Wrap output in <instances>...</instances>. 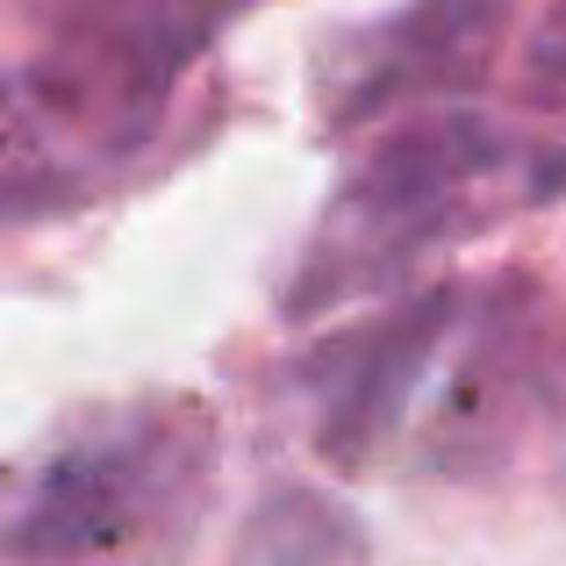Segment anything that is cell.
Segmentation results:
<instances>
[{
  "label": "cell",
  "instance_id": "277c9868",
  "mask_svg": "<svg viewBox=\"0 0 566 566\" xmlns=\"http://www.w3.org/2000/svg\"><path fill=\"white\" fill-rule=\"evenodd\" d=\"M452 323H459V287H416L401 308L352 331L337 359L316 366V452L331 467L359 473L380 459V444L395 438L401 409L416 401Z\"/></svg>",
  "mask_w": 566,
  "mask_h": 566
},
{
  "label": "cell",
  "instance_id": "5b68a950",
  "mask_svg": "<svg viewBox=\"0 0 566 566\" xmlns=\"http://www.w3.org/2000/svg\"><path fill=\"white\" fill-rule=\"evenodd\" d=\"M222 566H374L366 516L316 481H265L244 502Z\"/></svg>",
  "mask_w": 566,
  "mask_h": 566
},
{
  "label": "cell",
  "instance_id": "52a82bcc",
  "mask_svg": "<svg viewBox=\"0 0 566 566\" xmlns=\"http://www.w3.org/2000/svg\"><path fill=\"white\" fill-rule=\"evenodd\" d=\"M0 137H8V108H0Z\"/></svg>",
  "mask_w": 566,
  "mask_h": 566
},
{
  "label": "cell",
  "instance_id": "8992f818",
  "mask_svg": "<svg viewBox=\"0 0 566 566\" xmlns=\"http://www.w3.org/2000/svg\"><path fill=\"white\" fill-rule=\"evenodd\" d=\"M566 51V0L553 8V29H545V43H538V57H559Z\"/></svg>",
  "mask_w": 566,
  "mask_h": 566
},
{
  "label": "cell",
  "instance_id": "3957f363",
  "mask_svg": "<svg viewBox=\"0 0 566 566\" xmlns=\"http://www.w3.org/2000/svg\"><path fill=\"white\" fill-rule=\"evenodd\" d=\"M516 8L524 0H401L387 22L352 36V57L331 94V123L366 129L387 123L395 108L416 115V101L473 94L502 57Z\"/></svg>",
  "mask_w": 566,
  "mask_h": 566
},
{
  "label": "cell",
  "instance_id": "7a4b0ae2",
  "mask_svg": "<svg viewBox=\"0 0 566 566\" xmlns=\"http://www.w3.org/2000/svg\"><path fill=\"white\" fill-rule=\"evenodd\" d=\"M495 166H502V137L488 115H473V108L395 115L359 151L352 180L337 187V208L323 222L316 251H308V273L294 280V308L308 316L316 302L345 294L352 273H366V265L380 273L395 251L423 244L444 222V208Z\"/></svg>",
  "mask_w": 566,
  "mask_h": 566
},
{
  "label": "cell",
  "instance_id": "6da1fadb",
  "mask_svg": "<svg viewBox=\"0 0 566 566\" xmlns=\"http://www.w3.org/2000/svg\"><path fill=\"white\" fill-rule=\"evenodd\" d=\"M216 430L193 401H151L86 423L51 452L29 495L0 524L8 566H123L144 545L187 531L208 488Z\"/></svg>",
  "mask_w": 566,
  "mask_h": 566
}]
</instances>
